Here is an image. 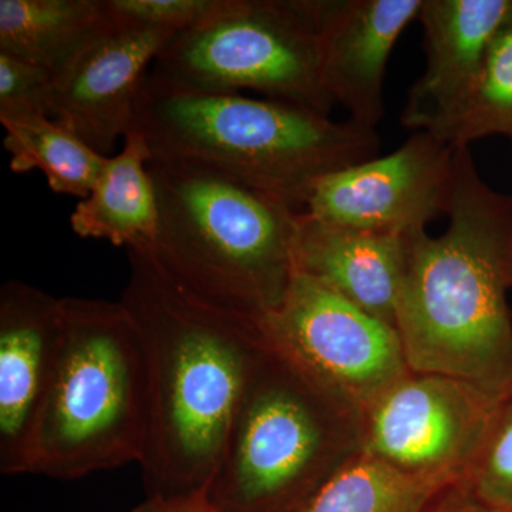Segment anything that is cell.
<instances>
[{
  "mask_svg": "<svg viewBox=\"0 0 512 512\" xmlns=\"http://www.w3.org/2000/svg\"><path fill=\"white\" fill-rule=\"evenodd\" d=\"M511 12L512 0H423L426 70L407 96L404 127L433 131L456 113Z\"/></svg>",
  "mask_w": 512,
  "mask_h": 512,
  "instance_id": "cell-14",
  "label": "cell"
},
{
  "mask_svg": "<svg viewBox=\"0 0 512 512\" xmlns=\"http://www.w3.org/2000/svg\"><path fill=\"white\" fill-rule=\"evenodd\" d=\"M62 298L12 279L0 289V473L20 476L62 345Z\"/></svg>",
  "mask_w": 512,
  "mask_h": 512,
  "instance_id": "cell-12",
  "label": "cell"
},
{
  "mask_svg": "<svg viewBox=\"0 0 512 512\" xmlns=\"http://www.w3.org/2000/svg\"><path fill=\"white\" fill-rule=\"evenodd\" d=\"M130 512H217L207 493L178 497H146Z\"/></svg>",
  "mask_w": 512,
  "mask_h": 512,
  "instance_id": "cell-25",
  "label": "cell"
},
{
  "mask_svg": "<svg viewBox=\"0 0 512 512\" xmlns=\"http://www.w3.org/2000/svg\"><path fill=\"white\" fill-rule=\"evenodd\" d=\"M133 128L153 157L210 168L296 212L319 181L372 160L380 147L375 128L352 120L266 97L177 89L148 74Z\"/></svg>",
  "mask_w": 512,
  "mask_h": 512,
  "instance_id": "cell-3",
  "label": "cell"
},
{
  "mask_svg": "<svg viewBox=\"0 0 512 512\" xmlns=\"http://www.w3.org/2000/svg\"><path fill=\"white\" fill-rule=\"evenodd\" d=\"M53 82L45 67L0 53V123L50 117Z\"/></svg>",
  "mask_w": 512,
  "mask_h": 512,
  "instance_id": "cell-22",
  "label": "cell"
},
{
  "mask_svg": "<svg viewBox=\"0 0 512 512\" xmlns=\"http://www.w3.org/2000/svg\"><path fill=\"white\" fill-rule=\"evenodd\" d=\"M440 237H409L396 330L412 372L466 379L505 399L512 390V197L478 174L470 148Z\"/></svg>",
  "mask_w": 512,
  "mask_h": 512,
  "instance_id": "cell-2",
  "label": "cell"
},
{
  "mask_svg": "<svg viewBox=\"0 0 512 512\" xmlns=\"http://www.w3.org/2000/svg\"><path fill=\"white\" fill-rule=\"evenodd\" d=\"M467 480L487 503L512 512V390L501 403L487 443Z\"/></svg>",
  "mask_w": 512,
  "mask_h": 512,
  "instance_id": "cell-21",
  "label": "cell"
},
{
  "mask_svg": "<svg viewBox=\"0 0 512 512\" xmlns=\"http://www.w3.org/2000/svg\"><path fill=\"white\" fill-rule=\"evenodd\" d=\"M431 133L453 147L490 136L512 138V12L494 37L466 101Z\"/></svg>",
  "mask_w": 512,
  "mask_h": 512,
  "instance_id": "cell-20",
  "label": "cell"
},
{
  "mask_svg": "<svg viewBox=\"0 0 512 512\" xmlns=\"http://www.w3.org/2000/svg\"><path fill=\"white\" fill-rule=\"evenodd\" d=\"M120 302L133 320L146 377L147 497L207 493L229 427L271 348L264 318L205 298L150 247L127 249Z\"/></svg>",
  "mask_w": 512,
  "mask_h": 512,
  "instance_id": "cell-1",
  "label": "cell"
},
{
  "mask_svg": "<svg viewBox=\"0 0 512 512\" xmlns=\"http://www.w3.org/2000/svg\"><path fill=\"white\" fill-rule=\"evenodd\" d=\"M62 313L55 375L23 474L77 480L140 463L146 377L133 320L120 299L62 298Z\"/></svg>",
  "mask_w": 512,
  "mask_h": 512,
  "instance_id": "cell-5",
  "label": "cell"
},
{
  "mask_svg": "<svg viewBox=\"0 0 512 512\" xmlns=\"http://www.w3.org/2000/svg\"><path fill=\"white\" fill-rule=\"evenodd\" d=\"M110 22L104 0H0V53L56 76Z\"/></svg>",
  "mask_w": 512,
  "mask_h": 512,
  "instance_id": "cell-17",
  "label": "cell"
},
{
  "mask_svg": "<svg viewBox=\"0 0 512 512\" xmlns=\"http://www.w3.org/2000/svg\"><path fill=\"white\" fill-rule=\"evenodd\" d=\"M264 325L276 348L357 413L410 370L392 325L302 272Z\"/></svg>",
  "mask_w": 512,
  "mask_h": 512,
  "instance_id": "cell-9",
  "label": "cell"
},
{
  "mask_svg": "<svg viewBox=\"0 0 512 512\" xmlns=\"http://www.w3.org/2000/svg\"><path fill=\"white\" fill-rule=\"evenodd\" d=\"M431 131H414L393 153L323 178L303 214L357 231L407 237L447 215L457 151Z\"/></svg>",
  "mask_w": 512,
  "mask_h": 512,
  "instance_id": "cell-10",
  "label": "cell"
},
{
  "mask_svg": "<svg viewBox=\"0 0 512 512\" xmlns=\"http://www.w3.org/2000/svg\"><path fill=\"white\" fill-rule=\"evenodd\" d=\"M359 451V413L271 340L229 427L207 495L217 512H298Z\"/></svg>",
  "mask_w": 512,
  "mask_h": 512,
  "instance_id": "cell-6",
  "label": "cell"
},
{
  "mask_svg": "<svg viewBox=\"0 0 512 512\" xmlns=\"http://www.w3.org/2000/svg\"><path fill=\"white\" fill-rule=\"evenodd\" d=\"M175 35L111 16L109 25L56 74L50 119L111 157L133 130L141 87Z\"/></svg>",
  "mask_w": 512,
  "mask_h": 512,
  "instance_id": "cell-11",
  "label": "cell"
},
{
  "mask_svg": "<svg viewBox=\"0 0 512 512\" xmlns=\"http://www.w3.org/2000/svg\"><path fill=\"white\" fill-rule=\"evenodd\" d=\"M151 157L146 138L133 128L124 137L120 153L107 158L89 195L77 201L70 215L77 237L101 239L126 249L154 244L158 198L148 171Z\"/></svg>",
  "mask_w": 512,
  "mask_h": 512,
  "instance_id": "cell-16",
  "label": "cell"
},
{
  "mask_svg": "<svg viewBox=\"0 0 512 512\" xmlns=\"http://www.w3.org/2000/svg\"><path fill=\"white\" fill-rule=\"evenodd\" d=\"M221 3L222 0H104L114 19L177 35L210 18Z\"/></svg>",
  "mask_w": 512,
  "mask_h": 512,
  "instance_id": "cell-23",
  "label": "cell"
},
{
  "mask_svg": "<svg viewBox=\"0 0 512 512\" xmlns=\"http://www.w3.org/2000/svg\"><path fill=\"white\" fill-rule=\"evenodd\" d=\"M151 251L192 291L238 311H275L298 274L301 212L210 168L151 157Z\"/></svg>",
  "mask_w": 512,
  "mask_h": 512,
  "instance_id": "cell-4",
  "label": "cell"
},
{
  "mask_svg": "<svg viewBox=\"0 0 512 512\" xmlns=\"http://www.w3.org/2000/svg\"><path fill=\"white\" fill-rule=\"evenodd\" d=\"M148 76L177 89L264 94L329 116L320 76L318 0H222L175 35Z\"/></svg>",
  "mask_w": 512,
  "mask_h": 512,
  "instance_id": "cell-7",
  "label": "cell"
},
{
  "mask_svg": "<svg viewBox=\"0 0 512 512\" xmlns=\"http://www.w3.org/2000/svg\"><path fill=\"white\" fill-rule=\"evenodd\" d=\"M450 484L412 476L359 451L298 512H426Z\"/></svg>",
  "mask_w": 512,
  "mask_h": 512,
  "instance_id": "cell-18",
  "label": "cell"
},
{
  "mask_svg": "<svg viewBox=\"0 0 512 512\" xmlns=\"http://www.w3.org/2000/svg\"><path fill=\"white\" fill-rule=\"evenodd\" d=\"M409 237L338 227L301 212L298 271L396 329Z\"/></svg>",
  "mask_w": 512,
  "mask_h": 512,
  "instance_id": "cell-15",
  "label": "cell"
},
{
  "mask_svg": "<svg viewBox=\"0 0 512 512\" xmlns=\"http://www.w3.org/2000/svg\"><path fill=\"white\" fill-rule=\"evenodd\" d=\"M426 512H505L487 503L471 487L467 478L447 485Z\"/></svg>",
  "mask_w": 512,
  "mask_h": 512,
  "instance_id": "cell-24",
  "label": "cell"
},
{
  "mask_svg": "<svg viewBox=\"0 0 512 512\" xmlns=\"http://www.w3.org/2000/svg\"><path fill=\"white\" fill-rule=\"evenodd\" d=\"M503 400L460 377L409 370L360 410V451L456 483L476 466Z\"/></svg>",
  "mask_w": 512,
  "mask_h": 512,
  "instance_id": "cell-8",
  "label": "cell"
},
{
  "mask_svg": "<svg viewBox=\"0 0 512 512\" xmlns=\"http://www.w3.org/2000/svg\"><path fill=\"white\" fill-rule=\"evenodd\" d=\"M2 126L13 173L40 171L50 190L79 201L92 191L109 158L50 117L5 121Z\"/></svg>",
  "mask_w": 512,
  "mask_h": 512,
  "instance_id": "cell-19",
  "label": "cell"
},
{
  "mask_svg": "<svg viewBox=\"0 0 512 512\" xmlns=\"http://www.w3.org/2000/svg\"><path fill=\"white\" fill-rule=\"evenodd\" d=\"M423 0H318L320 76L333 104L375 128L384 116V76L394 46Z\"/></svg>",
  "mask_w": 512,
  "mask_h": 512,
  "instance_id": "cell-13",
  "label": "cell"
}]
</instances>
